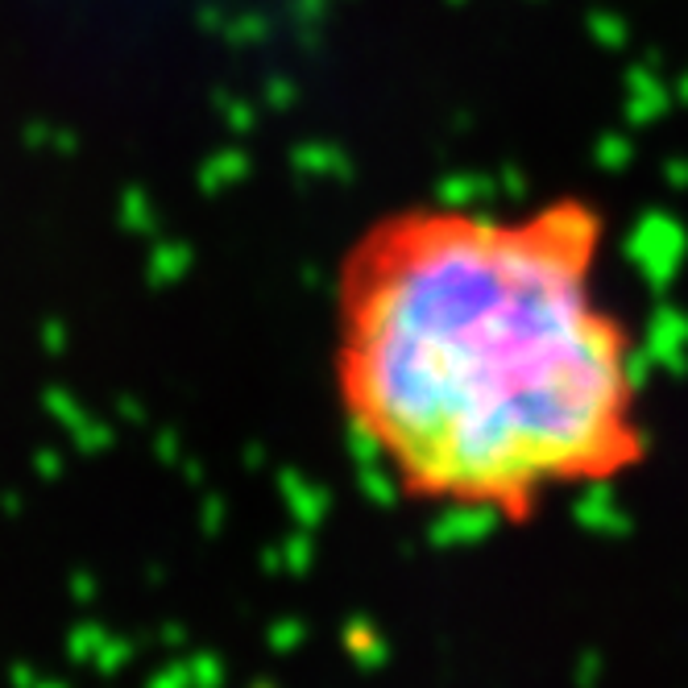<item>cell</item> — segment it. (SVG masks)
<instances>
[{"label": "cell", "mask_w": 688, "mask_h": 688, "mask_svg": "<svg viewBox=\"0 0 688 688\" xmlns=\"http://www.w3.org/2000/svg\"><path fill=\"white\" fill-rule=\"evenodd\" d=\"M606 212L407 203L344 249L332 390L407 502L531 523L647 465L631 324L601 299Z\"/></svg>", "instance_id": "obj_1"}]
</instances>
